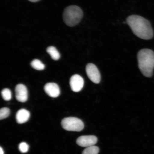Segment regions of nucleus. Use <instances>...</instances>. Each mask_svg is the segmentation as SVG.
Returning <instances> with one entry per match:
<instances>
[{
    "mask_svg": "<svg viewBox=\"0 0 154 154\" xmlns=\"http://www.w3.org/2000/svg\"><path fill=\"white\" fill-rule=\"evenodd\" d=\"M87 75L90 79L95 84H99L101 81V75L99 71L95 65L88 63L86 68Z\"/></svg>",
    "mask_w": 154,
    "mask_h": 154,
    "instance_id": "5",
    "label": "nucleus"
},
{
    "mask_svg": "<svg viewBox=\"0 0 154 154\" xmlns=\"http://www.w3.org/2000/svg\"><path fill=\"white\" fill-rule=\"evenodd\" d=\"M31 65L32 68L36 70H42L45 68V65L39 60H33L31 63Z\"/></svg>",
    "mask_w": 154,
    "mask_h": 154,
    "instance_id": "12",
    "label": "nucleus"
},
{
    "mask_svg": "<svg viewBox=\"0 0 154 154\" xmlns=\"http://www.w3.org/2000/svg\"><path fill=\"white\" fill-rule=\"evenodd\" d=\"M0 154H4V151L1 147H0Z\"/></svg>",
    "mask_w": 154,
    "mask_h": 154,
    "instance_id": "17",
    "label": "nucleus"
},
{
    "mask_svg": "<svg viewBox=\"0 0 154 154\" xmlns=\"http://www.w3.org/2000/svg\"><path fill=\"white\" fill-rule=\"evenodd\" d=\"M83 13L81 8L76 5H70L64 10L63 14V21L67 26H74L81 21Z\"/></svg>",
    "mask_w": 154,
    "mask_h": 154,
    "instance_id": "3",
    "label": "nucleus"
},
{
    "mask_svg": "<svg viewBox=\"0 0 154 154\" xmlns=\"http://www.w3.org/2000/svg\"><path fill=\"white\" fill-rule=\"evenodd\" d=\"M61 125L64 130L72 131H80L83 129L84 127L82 121L75 117H69L63 119Z\"/></svg>",
    "mask_w": 154,
    "mask_h": 154,
    "instance_id": "4",
    "label": "nucleus"
},
{
    "mask_svg": "<svg viewBox=\"0 0 154 154\" xmlns=\"http://www.w3.org/2000/svg\"><path fill=\"white\" fill-rule=\"evenodd\" d=\"M47 51L54 60H58L60 57V53L55 47L51 46L48 48Z\"/></svg>",
    "mask_w": 154,
    "mask_h": 154,
    "instance_id": "11",
    "label": "nucleus"
},
{
    "mask_svg": "<svg viewBox=\"0 0 154 154\" xmlns=\"http://www.w3.org/2000/svg\"><path fill=\"white\" fill-rule=\"evenodd\" d=\"M19 149L21 152L22 153L27 152L29 149V146L26 142H21L19 144Z\"/></svg>",
    "mask_w": 154,
    "mask_h": 154,
    "instance_id": "16",
    "label": "nucleus"
},
{
    "mask_svg": "<svg viewBox=\"0 0 154 154\" xmlns=\"http://www.w3.org/2000/svg\"><path fill=\"white\" fill-rule=\"evenodd\" d=\"M99 152V147L92 146L87 147L83 151L82 154H98Z\"/></svg>",
    "mask_w": 154,
    "mask_h": 154,
    "instance_id": "13",
    "label": "nucleus"
},
{
    "mask_svg": "<svg viewBox=\"0 0 154 154\" xmlns=\"http://www.w3.org/2000/svg\"><path fill=\"white\" fill-rule=\"evenodd\" d=\"M1 95L4 100L5 101L10 100L12 97L11 91L8 88H5L2 90Z\"/></svg>",
    "mask_w": 154,
    "mask_h": 154,
    "instance_id": "14",
    "label": "nucleus"
},
{
    "mask_svg": "<svg viewBox=\"0 0 154 154\" xmlns=\"http://www.w3.org/2000/svg\"><path fill=\"white\" fill-rule=\"evenodd\" d=\"M15 96L17 100L24 103L28 99V91L26 87L22 84L17 85L15 88Z\"/></svg>",
    "mask_w": 154,
    "mask_h": 154,
    "instance_id": "8",
    "label": "nucleus"
},
{
    "mask_svg": "<svg viewBox=\"0 0 154 154\" xmlns=\"http://www.w3.org/2000/svg\"><path fill=\"white\" fill-rule=\"evenodd\" d=\"M138 66L144 76L151 77L154 68V52L148 49H142L137 54Z\"/></svg>",
    "mask_w": 154,
    "mask_h": 154,
    "instance_id": "2",
    "label": "nucleus"
},
{
    "mask_svg": "<svg viewBox=\"0 0 154 154\" xmlns=\"http://www.w3.org/2000/svg\"><path fill=\"white\" fill-rule=\"evenodd\" d=\"M10 113V110L8 108L4 107L0 110V119L1 120L7 118Z\"/></svg>",
    "mask_w": 154,
    "mask_h": 154,
    "instance_id": "15",
    "label": "nucleus"
},
{
    "mask_svg": "<svg viewBox=\"0 0 154 154\" xmlns=\"http://www.w3.org/2000/svg\"><path fill=\"white\" fill-rule=\"evenodd\" d=\"M30 116L29 112L25 109H20L17 113L16 121L18 124H24L27 122L29 119Z\"/></svg>",
    "mask_w": 154,
    "mask_h": 154,
    "instance_id": "10",
    "label": "nucleus"
},
{
    "mask_svg": "<svg viewBox=\"0 0 154 154\" xmlns=\"http://www.w3.org/2000/svg\"><path fill=\"white\" fill-rule=\"evenodd\" d=\"M127 23L136 36L144 40L153 38V31L149 20L139 15H133L128 17Z\"/></svg>",
    "mask_w": 154,
    "mask_h": 154,
    "instance_id": "1",
    "label": "nucleus"
},
{
    "mask_svg": "<svg viewBox=\"0 0 154 154\" xmlns=\"http://www.w3.org/2000/svg\"><path fill=\"white\" fill-rule=\"evenodd\" d=\"M97 142V138L93 135L81 136L76 140L77 144L82 147H88L94 146Z\"/></svg>",
    "mask_w": 154,
    "mask_h": 154,
    "instance_id": "6",
    "label": "nucleus"
},
{
    "mask_svg": "<svg viewBox=\"0 0 154 154\" xmlns=\"http://www.w3.org/2000/svg\"><path fill=\"white\" fill-rule=\"evenodd\" d=\"M71 89L75 92H79L81 90L84 85V80L79 75L75 74L71 77L70 81Z\"/></svg>",
    "mask_w": 154,
    "mask_h": 154,
    "instance_id": "7",
    "label": "nucleus"
},
{
    "mask_svg": "<svg viewBox=\"0 0 154 154\" xmlns=\"http://www.w3.org/2000/svg\"><path fill=\"white\" fill-rule=\"evenodd\" d=\"M46 93L50 97H57L60 94V90L58 85L55 83H48L44 87Z\"/></svg>",
    "mask_w": 154,
    "mask_h": 154,
    "instance_id": "9",
    "label": "nucleus"
},
{
    "mask_svg": "<svg viewBox=\"0 0 154 154\" xmlns=\"http://www.w3.org/2000/svg\"><path fill=\"white\" fill-rule=\"evenodd\" d=\"M28 1L32 2H38L40 1V0H28Z\"/></svg>",
    "mask_w": 154,
    "mask_h": 154,
    "instance_id": "18",
    "label": "nucleus"
}]
</instances>
